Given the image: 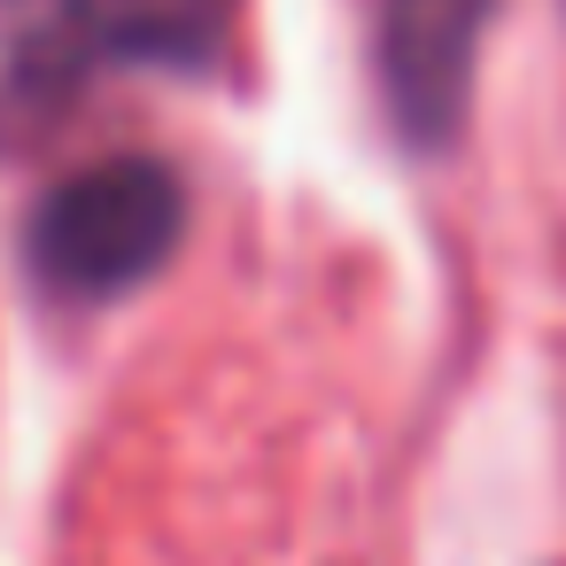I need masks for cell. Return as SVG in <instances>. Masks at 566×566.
Returning a JSON list of instances; mask_svg holds the SVG:
<instances>
[{"label":"cell","mask_w":566,"mask_h":566,"mask_svg":"<svg viewBox=\"0 0 566 566\" xmlns=\"http://www.w3.org/2000/svg\"><path fill=\"white\" fill-rule=\"evenodd\" d=\"M233 0H0V156L32 148L102 71L218 55Z\"/></svg>","instance_id":"1"},{"label":"cell","mask_w":566,"mask_h":566,"mask_svg":"<svg viewBox=\"0 0 566 566\" xmlns=\"http://www.w3.org/2000/svg\"><path fill=\"white\" fill-rule=\"evenodd\" d=\"M489 0H380L373 9V78L411 148H442L465 125Z\"/></svg>","instance_id":"3"},{"label":"cell","mask_w":566,"mask_h":566,"mask_svg":"<svg viewBox=\"0 0 566 566\" xmlns=\"http://www.w3.org/2000/svg\"><path fill=\"white\" fill-rule=\"evenodd\" d=\"M179 226L187 187L164 156H94L32 195L24 272L63 303H109L171 264Z\"/></svg>","instance_id":"2"}]
</instances>
